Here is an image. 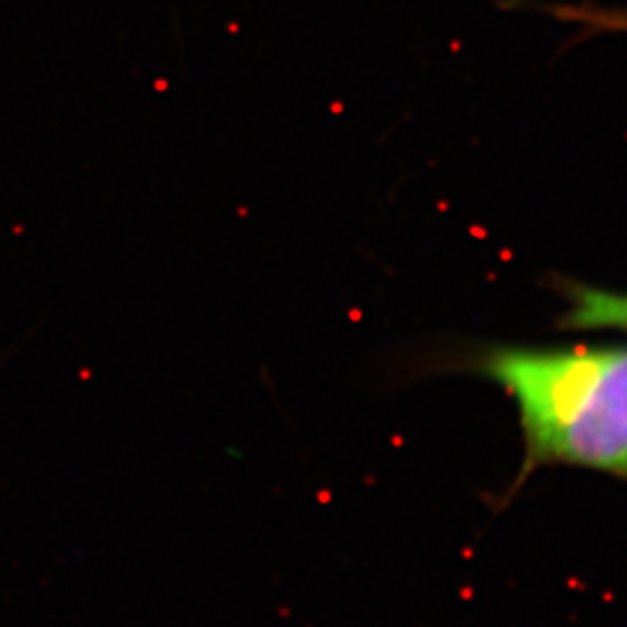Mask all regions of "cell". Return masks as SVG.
Returning <instances> with one entry per match:
<instances>
[{"label": "cell", "mask_w": 627, "mask_h": 627, "mask_svg": "<svg viewBox=\"0 0 627 627\" xmlns=\"http://www.w3.org/2000/svg\"><path fill=\"white\" fill-rule=\"evenodd\" d=\"M464 363L518 409L523 457L503 505L546 466L627 483V347H493Z\"/></svg>", "instance_id": "cell-1"}, {"label": "cell", "mask_w": 627, "mask_h": 627, "mask_svg": "<svg viewBox=\"0 0 627 627\" xmlns=\"http://www.w3.org/2000/svg\"><path fill=\"white\" fill-rule=\"evenodd\" d=\"M560 294L566 310L560 318L564 330H621L627 332V292L562 281Z\"/></svg>", "instance_id": "cell-2"}, {"label": "cell", "mask_w": 627, "mask_h": 627, "mask_svg": "<svg viewBox=\"0 0 627 627\" xmlns=\"http://www.w3.org/2000/svg\"><path fill=\"white\" fill-rule=\"evenodd\" d=\"M576 19L587 23H597L599 27L607 29H626L627 31V10H591L585 8V10H574Z\"/></svg>", "instance_id": "cell-3"}]
</instances>
